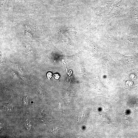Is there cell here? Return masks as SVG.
Here are the masks:
<instances>
[{
  "mask_svg": "<svg viewBox=\"0 0 138 138\" xmlns=\"http://www.w3.org/2000/svg\"><path fill=\"white\" fill-rule=\"evenodd\" d=\"M25 128L27 131H29L31 129L32 124L31 121L28 120H26L25 122Z\"/></svg>",
  "mask_w": 138,
  "mask_h": 138,
  "instance_id": "6da1fadb",
  "label": "cell"
},
{
  "mask_svg": "<svg viewBox=\"0 0 138 138\" xmlns=\"http://www.w3.org/2000/svg\"><path fill=\"white\" fill-rule=\"evenodd\" d=\"M46 76L48 79H50L53 76L52 74L50 72H48Z\"/></svg>",
  "mask_w": 138,
  "mask_h": 138,
  "instance_id": "7a4b0ae2",
  "label": "cell"
},
{
  "mask_svg": "<svg viewBox=\"0 0 138 138\" xmlns=\"http://www.w3.org/2000/svg\"><path fill=\"white\" fill-rule=\"evenodd\" d=\"M53 76L54 78L56 80L59 79L60 77V75L59 74L57 73L54 74L53 75Z\"/></svg>",
  "mask_w": 138,
  "mask_h": 138,
  "instance_id": "3957f363",
  "label": "cell"
},
{
  "mask_svg": "<svg viewBox=\"0 0 138 138\" xmlns=\"http://www.w3.org/2000/svg\"><path fill=\"white\" fill-rule=\"evenodd\" d=\"M26 98H24V99H23V101L24 104H27V103L28 102Z\"/></svg>",
  "mask_w": 138,
  "mask_h": 138,
  "instance_id": "277c9868",
  "label": "cell"
}]
</instances>
